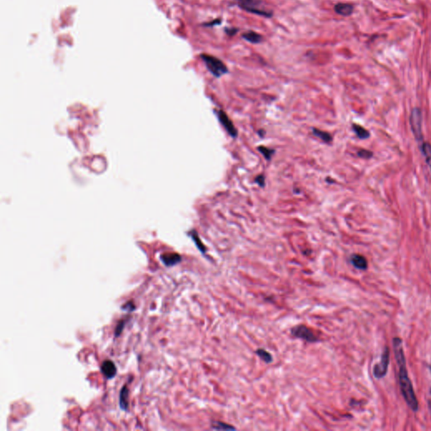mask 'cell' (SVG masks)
<instances>
[{
    "instance_id": "cell-1",
    "label": "cell",
    "mask_w": 431,
    "mask_h": 431,
    "mask_svg": "<svg viewBox=\"0 0 431 431\" xmlns=\"http://www.w3.org/2000/svg\"><path fill=\"white\" fill-rule=\"evenodd\" d=\"M398 366V381L400 386L401 392L403 394V398L409 408L414 412L419 410V402L416 397V394L414 392V386L412 384L411 380L409 377L408 369L406 367V362L404 363L397 364Z\"/></svg>"
},
{
    "instance_id": "cell-2",
    "label": "cell",
    "mask_w": 431,
    "mask_h": 431,
    "mask_svg": "<svg viewBox=\"0 0 431 431\" xmlns=\"http://www.w3.org/2000/svg\"><path fill=\"white\" fill-rule=\"evenodd\" d=\"M200 57H201L204 63L206 64V68L213 76L216 77V78H220V77L225 75L226 74H228L229 69L227 68V66L223 63L222 60L218 59L216 56H211L208 54H202V55H200Z\"/></svg>"
},
{
    "instance_id": "cell-3",
    "label": "cell",
    "mask_w": 431,
    "mask_h": 431,
    "mask_svg": "<svg viewBox=\"0 0 431 431\" xmlns=\"http://www.w3.org/2000/svg\"><path fill=\"white\" fill-rule=\"evenodd\" d=\"M236 2L241 9L251 14L266 18H271L273 15L272 12L264 9L259 0H236Z\"/></svg>"
},
{
    "instance_id": "cell-4",
    "label": "cell",
    "mask_w": 431,
    "mask_h": 431,
    "mask_svg": "<svg viewBox=\"0 0 431 431\" xmlns=\"http://www.w3.org/2000/svg\"><path fill=\"white\" fill-rule=\"evenodd\" d=\"M409 121L413 134L420 146L424 143V136L422 133V112L420 108L415 107L412 110Z\"/></svg>"
},
{
    "instance_id": "cell-5",
    "label": "cell",
    "mask_w": 431,
    "mask_h": 431,
    "mask_svg": "<svg viewBox=\"0 0 431 431\" xmlns=\"http://www.w3.org/2000/svg\"><path fill=\"white\" fill-rule=\"evenodd\" d=\"M389 362H390V350L388 346L384 348L381 360L378 364H376L373 368V374L377 379L383 378L388 371Z\"/></svg>"
},
{
    "instance_id": "cell-6",
    "label": "cell",
    "mask_w": 431,
    "mask_h": 431,
    "mask_svg": "<svg viewBox=\"0 0 431 431\" xmlns=\"http://www.w3.org/2000/svg\"><path fill=\"white\" fill-rule=\"evenodd\" d=\"M291 334L296 338H302L311 343L319 340V338L315 335L313 330L305 325H297L296 327H294L291 330Z\"/></svg>"
},
{
    "instance_id": "cell-7",
    "label": "cell",
    "mask_w": 431,
    "mask_h": 431,
    "mask_svg": "<svg viewBox=\"0 0 431 431\" xmlns=\"http://www.w3.org/2000/svg\"><path fill=\"white\" fill-rule=\"evenodd\" d=\"M217 114L221 124L223 125V127L225 128L229 135L231 136L232 138H237V129H236V127H234V123L230 120L229 116L222 110H217Z\"/></svg>"
},
{
    "instance_id": "cell-8",
    "label": "cell",
    "mask_w": 431,
    "mask_h": 431,
    "mask_svg": "<svg viewBox=\"0 0 431 431\" xmlns=\"http://www.w3.org/2000/svg\"><path fill=\"white\" fill-rule=\"evenodd\" d=\"M101 372L105 378L111 379L116 375L117 369H116V365L112 361L107 360L102 363Z\"/></svg>"
},
{
    "instance_id": "cell-9",
    "label": "cell",
    "mask_w": 431,
    "mask_h": 431,
    "mask_svg": "<svg viewBox=\"0 0 431 431\" xmlns=\"http://www.w3.org/2000/svg\"><path fill=\"white\" fill-rule=\"evenodd\" d=\"M350 262L358 270L365 271L368 268L367 259L361 254H352L350 257Z\"/></svg>"
},
{
    "instance_id": "cell-10",
    "label": "cell",
    "mask_w": 431,
    "mask_h": 431,
    "mask_svg": "<svg viewBox=\"0 0 431 431\" xmlns=\"http://www.w3.org/2000/svg\"><path fill=\"white\" fill-rule=\"evenodd\" d=\"M335 11L342 16H349L353 14L354 6L350 3H338L335 6Z\"/></svg>"
},
{
    "instance_id": "cell-11",
    "label": "cell",
    "mask_w": 431,
    "mask_h": 431,
    "mask_svg": "<svg viewBox=\"0 0 431 431\" xmlns=\"http://www.w3.org/2000/svg\"><path fill=\"white\" fill-rule=\"evenodd\" d=\"M161 259L166 266H173V265H177L178 263L181 262V257L180 254L170 253V254H163L161 256Z\"/></svg>"
},
{
    "instance_id": "cell-12",
    "label": "cell",
    "mask_w": 431,
    "mask_h": 431,
    "mask_svg": "<svg viewBox=\"0 0 431 431\" xmlns=\"http://www.w3.org/2000/svg\"><path fill=\"white\" fill-rule=\"evenodd\" d=\"M420 148L424 158H426V164L428 165L431 174V145L427 142H424L420 145Z\"/></svg>"
},
{
    "instance_id": "cell-13",
    "label": "cell",
    "mask_w": 431,
    "mask_h": 431,
    "mask_svg": "<svg viewBox=\"0 0 431 431\" xmlns=\"http://www.w3.org/2000/svg\"><path fill=\"white\" fill-rule=\"evenodd\" d=\"M242 37L243 39L246 40L248 43H253V44H258L260 43L263 41V37L261 35L257 33L255 31H248L242 35Z\"/></svg>"
},
{
    "instance_id": "cell-14",
    "label": "cell",
    "mask_w": 431,
    "mask_h": 431,
    "mask_svg": "<svg viewBox=\"0 0 431 431\" xmlns=\"http://www.w3.org/2000/svg\"><path fill=\"white\" fill-rule=\"evenodd\" d=\"M128 388L127 386H124L121 388L120 392V398H119V403L121 409L123 410H127L128 409Z\"/></svg>"
},
{
    "instance_id": "cell-15",
    "label": "cell",
    "mask_w": 431,
    "mask_h": 431,
    "mask_svg": "<svg viewBox=\"0 0 431 431\" xmlns=\"http://www.w3.org/2000/svg\"><path fill=\"white\" fill-rule=\"evenodd\" d=\"M352 128L353 131L355 132V134L360 139H367L371 136L369 132L366 128H364L363 127L360 126V125L353 124Z\"/></svg>"
},
{
    "instance_id": "cell-16",
    "label": "cell",
    "mask_w": 431,
    "mask_h": 431,
    "mask_svg": "<svg viewBox=\"0 0 431 431\" xmlns=\"http://www.w3.org/2000/svg\"><path fill=\"white\" fill-rule=\"evenodd\" d=\"M313 133L316 137L320 138L321 140L325 142V143H331L333 140L332 136L330 135V133L327 132H324L321 130L317 129V128H313Z\"/></svg>"
},
{
    "instance_id": "cell-17",
    "label": "cell",
    "mask_w": 431,
    "mask_h": 431,
    "mask_svg": "<svg viewBox=\"0 0 431 431\" xmlns=\"http://www.w3.org/2000/svg\"><path fill=\"white\" fill-rule=\"evenodd\" d=\"M256 354L259 355V358H261L263 361L266 362V363H271V361H272V356L265 349H257Z\"/></svg>"
},
{
    "instance_id": "cell-18",
    "label": "cell",
    "mask_w": 431,
    "mask_h": 431,
    "mask_svg": "<svg viewBox=\"0 0 431 431\" xmlns=\"http://www.w3.org/2000/svg\"><path fill=\"white\" fill-rule=\"evenodd\" d=\"M192 239L194 240V242H195V244L197 246V248L200 249L202 253H205L206 252V248H205V246L203 245L202 242L200 241V238L198 237L197 234L195 233V232H193V234H192Z\"/></svg>"
},
{
    "instance_id": "cell-19",
    "label": "cell",
    "mask_w": 431,
    "mask_h": 431,
    "mask_svg": "<svg viewBox=\"0 0 431 431\" xmlns=\"http://www.w3.org/2000/svg\"><path fill=\"white\" fill-rule=\"evenodd\" d=\"M258 149H259V152H261L263 155H264V157H265L266 159H268V160H270L271 157H272V155L274 154V150L270 149V148H268V147H263V146H261V147H259Z\"/></svg>"
},
{
    "instance_id": "cell-20",
    "label": "cell",
    "mask_w": 431,
    "mask_h": 431,
    "mask_svg": "<svg viewBox=\"0 0 431 431\" xmlns=\"http://www.w3.org/2000/svg\"><path fill=\"white\" fill-rule=\"evenodd\" d=\"M212 427L215 430H234V427H233V426H229L228 424L221 422L214 423V425L212 426Z\"/></svg>"
},
{
    "instance_id": "cell-21",
    "label": "cell",
    "mask_w": 431,
    "mask_h": 431,
    "mask_svg": "<svg viewBox=\"0 0 431 431\" xmlns=\"http://www.w3.org/2000/svg\"><path fill=\"white\" fill-rule=\"evenodd\" d=\"M357 155L359 156L360 158L369 159V158H372V156H373V153H372V152H371V151H368V150L361 149L358 151Z\"/></svg>"
},
{
    "instance_id": "cell-22",
    "label": "cell",
    "mask_w": 431,
    "mask_h": 431,
    "mask_svg": "<svg viewBox=\"0 0 431 431\" xmlns=\"http://www.w3.org/2000/svg\"><path fill=\"white\" fill-rule=\"evenodd\" d=\"M126 323H127V321H126L125 319L119 322L117 326H116V330H115V335H116V337H118V336L121 335V333H122V331L124 330Z\"/></svg>"
},
{
    "instance_id": "cell-23",
    "label": "cell",
    "mask_w": 431,
    "mask_h": 431,
    "mask_svg": "<svg viewBox=\"0 0 431 431\" xmlns=\"http://www.w3.org/2000/svg\"><path fill=\"white\" fill-rule=\"evenodd\" d=\"M255 183L258 184L259 186H261V187H264V186L265 185V176L262 175H258L256 178H255Z\"/></svg>"
},
{
    "instance_id": "cell-24",
    "label": "cell",
    "mask_w": 431,
    "mask_h": 431,
    "mask_svg": "<svg viewBox=\"0 0 431 431\" xmlns=\"http://www.w3.org/2000/svg\"><path fill=\"white\" fill-rule=\"evenodd\" d=\"M136 307L133 304V302H127L126 304L122 307V309H124L125 311H133L135 310Z\"/></svg>"
},
{
    "instance_id": "cell-25",
    "label": "cell",
    "mask_w": 431,
    "mask_h": 431,
    "mask_svg": "<svg viewBox=\"0 0 431 431\" xmlns=\"http://www.w3.org/2000/svg\"><path fill=\"white\" fill-rule=\"evenodd\" d=\"M226 33L229 35V36H234V35L236 34V32H237V29L235 28H228L226 29Z\"/></svg>"
},
{
    "instance_id": "cell-26",
    "label": "cell",
    "mask_w": 431,
    "mask_h": 431,
    "mask_svg": "<svg viewBox=\"0 0 431 431\" xmlns=\"http://www.w3.org/2000/svg\"><path fill=\"white\" fill-rule=\"evenodd\" d=\"M220 20H213V21H211V22L206 23V24H205V26H215V25H218V24H220V23H221Z\"/></svg>"
},
{
    "instance_id": "cell-27",
    "label": "cell",
    "mask_w": 431,
    "mask_h": 431,
    "mask_svg": "<svg viewBox=\"0 0 431 431\" xmlns=\"http://www.w3.org/2000/svg\"><path fill=\"white\" fill-rule=\"evenodd\" d=\"M428 406H429V409H430V412H431V397H430V398H429Z\"/></svg>"
}]
</instances>
